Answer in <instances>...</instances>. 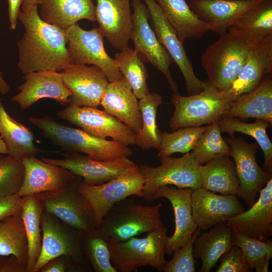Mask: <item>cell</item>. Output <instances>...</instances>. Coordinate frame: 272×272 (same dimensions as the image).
Segmentation results:
<instances>
[{
    "label": "cell",
    "instance_id": "1",
    "mask_svg": "<svg viewBox=\"0 0 272 272\" xmlns=\"http://www.w3.org/2000/svg\"><path fill=\"white\" fill-rule=\"evenodd\" d=\"M19 20L25 32L18 42V67L24 75L34 72L62 71L73 64L64 29L43 21L38 6L28 13L20 10Z\"/></svg>",
    "mask_w": 272,
    "mask_h": 272
},
{
    "label": "cell",
    "instance_id": "2",
    "mask_svg": "<svg viewBox=\"0 0 272 272\" xmlns=\"http://www.w3.org/2000/svg\"><path fill=\"white\" fill-rule=\"evenodd\" d=\"M210 45L201 56L208 82L222 93L227 92L251 53L265 37L233 26Z\"/></svg>",
    "mask_w": 272,
    "mask_h": 272
},
{
    "label": "cell",
    "instance_id": "3",
    "mask_svg": "<svg viewBox=\"0 0 272 272\" xmlns=\"http://www.w3.org/2000/svg\"><path fill=\"white\" fill-rule=\"evenodd\" d=\"M28 121L42 131V135L61 150L85 154L100 161H107L132 154V150L115 140L96 137L82 129L64 125L48 115L30 116Z\"/></svg>",
    "mask_w": 272,
    "mask_h": 272
},
{
    "label": "cell",
    "instance_id": "4",
    "mask_svg": "<svg viewBox=\"0 0 272 272\" xmlns=\"http://www.w3.org/2000/svg\"><path fill=\"white\" fill-rule=\"evenodd\" d=\"M164 226L147 233L143 238L135 236L119 241L108 239L110 260L120 272H132L143 266H150L163 271L168 239Z\"/></svg>",
    "mask_w": 272,
    "mask_h": 272
},
{
    "label": "cell",
    "instance_id": "5",
    "mask_svg": "<svg viewBox=\"0 0 272 272\" xmlns=\"http://www.w3.org/2000/svg\"><path fill=\"white\" fill-rule=\"evenodd\" d=\"M162 203L145 206L128 197L115 203L97 229L109 239L123 241L163 226L160 210Z\"/></svg>",
    "mask_w": 272,
    "mask_h": 272
},
{
    "label": "cell",
    "instance_id": "6",
    "mask_svg": "<svg viewBox=\"0 0 272 272\" xmlns=\"http://www.w3.org/2000/svg\"><path fill=\"white\" fill-rule=\"evenodd\" d=\"M203 83V90L197 94L182 96L173 93L171 103L174 111L169 124L171 130L210 124L229 109L233 102L226 99L207 80Z\"/></svg>",
    "mask_w": 272,
    "mask_h": 272
},
{
    "label": "cell",
    "instance_id": "7",
    "mask_svg": "<svg viewBox=\"0 0 272 272\" xmlns=\"http://www.w3.org/2000/svg\"><path fill=\"white\" fill-rule=\"evenodd\" d=\"M40 222L42 246L32 272H38L48 261L61 255L72 258L90 271V265L82 251L83 234L81 232L44 210L41 215Z\"/></svg>",
    "mask_w": 272,
    "mask_h": 272
},
{
    "label": "cell",
    "instance_id": "8",
    "mask_svg": "<svg viewBox=\"0 0 272 272\" xmlns=\"http://www.w3.org/2000/svg\"><path fill=\"white\" fill-rule=\"evenodd\" d=\"M160 161L161 164L157 167L147 164L139 166L144 179L143 198L148 203L153 201L152 197L155 191L163 186L192 189L200 187L199 164L191 153L179 158H160Z\"/></svg>",
    "mask_w": 272,
    "mask_h": 272
},
{
    "label": "cell",
    "instance_id": "9",
    "mask_svg": "<svg viewBox=\"0 0 272 272\" xmlns=\"http://www.w3.org/2000/svg\"><path fill=\"white\" fill-rule=\"evenodd\" d=\"M82 180L81 177L60 191L34 195L40 200L44 210L83 235L96 229L97 226L92 206L79 190Z\"/></svg>",
    "mask_w": 272,
    "mask_h": 272
},
{
    "label": "cell",
    "instance_id": "10",
    "mask_svg": "<svg viewBox=\"0 0 272 272\" xmlns=\"http://www.w3.org/2000/svg\"><path fill=\"white\" fill-rule=\"evenodd\" d=\"M64 30L67 39L69 56L73 63L98 66L105 74L109 82L123 78L116 60L105 49L104 36L99 27L87 30L77 23Z\"/></svg>",
    "mask_w": 272,
    "mask_h": 272
},
{
    "label": "cell",
    "instance_id": "11",
    "mask_svg": "<svg viewBox=\"0 0 272 272\" xmlns=\"http://www.w3.org/2000/svg\"><path fill=\"white\" fill-rule=\"evenodd\" d=\"M144 184L139 166L134 164L119 175L100 185H88L82 181L79 190L92 206L97 227L116 202L131 195L143 198Z\"/></svg>",
    "mask_w": 272,
    "mask_h": 272
},
{
    "label": "cell",
    "instance_id": "12",
    "mask_svg": "<svg viewBox=\"0 0 272 272\" xmlns=\"http://www.w3.org/2000/svg\"><path fill=\"white\" fill-rule=\"evenodd\" d=\"M131 1L133 13L130 39L134 49L144 62L150 63L164 75L173 93L179 94L178 85L170 70L172 60L149 22L150 15L145 3L143 0Z\"/></svg>",
    "mask_w": 272,
    "mask_h": 272
},
{
    "label": "cell",
    "instance_id": "13",
    "mask_svg": "<svg viewBox=\"0 0 272 272\" xmlns=\"http://www.w3.org/2000/svg\"><path fill=\"white\" fill-rule=\"evenodd\" d=\"M224 139L231 146L236 172L239 181L237 194L250 207L256 201L260 190L271 178V174L262 169L256 160L258 144L249 143L241 137L230 135Z\"/></svg>",
    "mask_w": 272,
    "mask_h": 272
},
{
    "label": "cell",
    "instance_id": "14",
    "mask_svg": "<svg viewBox=\"0 0 272 272\" xmlns=\"http://www.w3.org/2000/svg\"><path fill=\"white\" fill-rule=\"evenodd\" d=\"M56 114L96 137L110 138L126 146L134 145L135 133L117 118L97 107L69 104Z\"/></svg>",
    "mask_w": 272,
    "mask_h": 272
},
{
    "label": "cell",
    "instance_id": "15",
    "mask_svg": "<svg viewBox=\"0 0 272 272\" xmlns=\"http://www.w3.org/2000/svg\"><path fill=\"white\" fill-rule=\"evenodd\" d=\"M143 1L148 8L151 27L158 40L183 75L188 96L200 93L203 90V81L196 76L183 44L180 41L176 31L155 0Z\"/></svg>",
    "mask_w": 272,
    "mask_h": 272
},
{
    "label": "cell",
    "instance_id": "16",
    "mask_svg": "<svg viewBox=\"0 0 272 272\" xmlns=\"http://www.w3.org/2000/svg\"><path fill=\"white\" fill-rule=\"evenodd\" d=\"M62 155L61 159L42 158L41 160L69 170L82 177L84 183L91 185L104 183L135 164L127 157L100 161L77 152H67Z\"/></svg>",
    "mask_w": 272,
    "mask_h": 272
},
{
    "label": "cell",
    "instance_id": "17",
    "mask_svg": "<svg viewBox=\"0 0 272 272\" xmlns=\"http://www.w3.org/2000/svg\"><path fill=\"white\" fill-rule=\"evenodd\" d=\"M61 73L64 85L72 93L69 104L92 107L100 105L109 81L99 67L73 63Z\"/></svg>",
    "mask_w": 272,
    "mask_h": 272
},
{
    "label": "cell",
    "instance_id": "18",
    "mask_svg": "<svg viewBox=\"0 0 272 272\" xmlns=\"http://www.w3.org/2000/svg\"><path fill=\"white\" fill-rule=\"evenodd\" d=\"M191 208L193 220L202 231L225 223L245 210L236 195L218 194L201 187L192 190Z\"/></svg>",
    "mask_w": 272,
    "mask_h": 272
},
{
    "label": "cell",
    "instance_id": "19",
    "mask_svg": "<svg viewBox=\"0 0 272 272\" xmlns=\"http://www.w3.org/2000/svg\"><path fill=\"white\" fill-rule=\"evenodd\" d=\"M25 82L18 89L20 92L11 100L25 110L43 98H50L62 106L69 104L71 92L64 85L61 73L53 70L29 73L24 75Z\"/></svg>",
    "mask_w": 272,
    "mask_h": 272
},
{
    "label": "cell",
    "instance_id": "20",
    "mask_svg": "<svg viewBox=\"0 0 272 272\" xmlns=\"http://www.w3.org/2000/svg\"><path fill=\"white\" fill-rule=\"evenodd\" d=\"M22 162L25 174L18 193L20 196L60 191L81 178L65 168L45 162L36 157L25 158Z\"/></svg>",
    "mask_w": 272,
    "mask_h": 272
},
{
    "label": "cell",
    "instance_id": "21",
    "mask_svg": "<svg viewBox=\"0 0 272 272\" xmlns=\"http://www.w3.org/2000/svg\"><path fill=\"white\" fill-rule=\"evenodd\" d=\"M192 189L173 185L162 186L153 195V201L159 197L167 198L173 208L175 218V230L169 237L165 250L167 254L184 246L198 229L192 216L191 194Z\"/></svg>",
    "mask_w": 272,
    "mask_h": 272
},
{
    "label": "cell",
    "instance_id": "22",
    "mask_svg": "<svg viewBox=\"0 0 272 272\" xmlns=\"http://www.w3.org/2000/svg\"><path fill=\"white\" fill-rule=\"evenodd\" d=\"M95 16L99 28L115 48L127 47L132 28L130 0H96Z\"/></svg>",
    "mask_w": 272,
    "mask_h": 272
},
{
    "label": "cell",
    "instance_id": "23",
    "mask_svg": "<svg viewBox=\"0 0 272 272\" xmlns=\"http://www.w3.org/2000/svg\"><path fill=\"white\" fill-rule=\"evenodd\" d=\"M250 207L229 219L226 223L233 231L250 238L265 241L272 236V178L259 192Z\"/></svg>",
    "mask_w": 272,
    "mask_h": 272
},
{
    "label": "cell",
    "instance_id": "24",
    "mask_svg": "<svg viewBox=\"0 0 272 272\" xmlns=\"http://www.w3.org/2000/svg\"><path fill=\"white\" fill-rule=\"evenodd\" d=\"M263 0H188L191 10L219 35L234 26L242 15Z\"/></svg>",
    "mask_w": 272,
    "mask_h": 272
},
{
    "label": "cell",
    "instance_id": "25",
    "mask_svg": "<svg viewBox=\"0 0 272 272\" xmlns=\"http://www.w3.org/2000/svg\"><path fill=\"white\" fill-rule=\"evenodd\" d=\"M272 73V35L263 38L253 50L224 97L233 102L255 89L264 77Z\"/></svg>",
    "mask_w": 272,
    "mask_h": 272
},
{
    "label": "cell",
    "instance_id": "26",
    "mask_svg": "<svg viewBox=\"0 0 272 272\" xmlns=\"http://www.w3.org/2000/svg\"><path fill=\"white\" fill-rule=\"evenodd\" d=\"M100 105L104 110L128 126L135 133L142 128V115L138 98L123 78L109 82Z\"/></svg>",
    "mask_w": 272,
    "mask_h": 272
},
{
    "label": "cell",
    "instance_id": "27",
    "mask_svg": "<svg viewBox=\"0 0 272 272\" xmlns=\"http://www.w3.org/2000/svg\"><path fill=\"white\" fill-rule=\"evenodd\" d=\"M222 116L252 118L272 124V73L265 75L253 90L238 97Z\"/></svg>",
    "mask_w": 272,
    "mask_h": 272
},
{
    "label": "cell",
    "instance_id": "28",
    "mask_svg": "<svg viewBox=\"0 0 272 272\" xmlns=\"http://www.w3.org/2000/svg\"><path fill=\"white\" fill-rule=\"evenodd\" d=\"M39 16L62 29L83 19L96 21L93 0H42Z\"/></svg>",
    "mask_w": 272,
    "mask_h": 272
},
{
    "label": "cell",
    "instance_id": "29",
    "mask_svg": "<svg viewBox=\"0 0 272 272\" xmlns=\"http://www.w3.org/2000/svg\"><path fill=\"white\" fill-rule=\"evenodd\" d=\"M199 234L193 243V254L200 259V272H209L218 260L234 246L232 230L225 223L216 225Z\"/></svg>",
    "mask_w": 272,
    "mask_h": 272
},
{
    "label": "cell",
    "instance_id": "30",
    "mask_svg": "<svg viewBox=\"0 0 272 272\" xmlns=\"http://www.w3.org/2000/svg\"><path fill=\"white\" fill-rule=\"evenodd\" d=\"M182 43L189 38H201L210 28L201 21L186 0H155Z\"/></svg>",
    "mask_w": 272,
    "mask_h": 272
},
{
    "label": "cell",
    "instance_id": "31",
    "mask_svg": "<svg viewBox=\"0 0 272 272\" xmlns=\"http://www.w3.org/2000/svg\"><path fill=\"white\" fill-rule=\"evenodd\" d=\"M200 187L222 195H236L239 181L234 161L226 156L199 165Z\"/></svg>",
    "mask_w": 272,
    "mask_h": 272
},
{
    "label": "cell",
    "instance_id": "32",
    "mask_svg": "<svg viewBox=\"0 0 272 272\" xmlns=\"http://www.w3.org/2000/svg\"><path fill=\"white\" fill-rule=\"evenodd\" d=\"M0 134L8 155L22 161L35 157L40 150L35 145L34 135L26 125L12 118L5 110L0 97Z\"/></svg>",
    "mask_w": 272,
    "mask_h": 272
},
{
    "label": "cell",
    "instance_id": "33",
    "mask_svg": "<svg viewBox=\"0 0 272 272\" xmlns=\"http://www.w3.org/2000/svg\"><path fill=\"white\" fill-rule=\"evenodd\" d=\"M221 132L229 135L240 132L252 137L262 150L264 155V166L267 172L272 173V143L266 133L268 127H271L268 122L256 119L254 122L248 123L245 119L222 116L219 120Z\"/></svg>",
    "mask_w": 272,
    "mask_h": 272
},
{
    "label": "cell",
    "instance_id": "34",
    "mask_svg": "<svg viewBox=\"0 0 272 272\" xmlns=\"http://www.w3.org/2000/svg\"><path fill=\"white\" fill-rule=\"evenodd\" d=\"M44 207L35 195L24 196L21 217L28 242V261L26 272H32L40 254L42 246L41 217Z\"/></svg>",
    "mask_w": 272,
    "mask_h": 272
},
{
    "label": "cell",
    "instance_id": "35",
    "mask_svg": "<svg viewBox=\"0 0 272 272\" xmlns=\"http://www.w3.org/2000/svg\"><path fill=\"white\" fill-rule=\"evenodd\" d=\"M28 251L27 238L21 216L13 215L1 220L0 255L15 256L26 269Z\"/></svg>",
    "mask_w": 272,
    "mask_h": 272
},
{
    "label": "cell",
    "instance_id": "36",
    "mask_svg": "<svg viewBox=\"0 0 272 272\" xmlns=\"http://www.w3.org/2000/svg\"><path fill=\"white\" fill-rule=\"evenodd\" d=\"M139 100L142 126L141 130L134 134V145L144 150L151 148L158 150L160 131L157 123V114L159 106L163 103L162 96L149 92Z\"/></svg>",
    "mask_w": 272,
    "mask_h": 272
},
{
    "label": "cell",
    "instance_id": "37",
    "mask_svg": "<svg viewBox=\"0 0 272 272\" xmlns=\"http://www.w3.org/2000/svg\"><path fill=\"white\" fill-rule=\"evenodd\" d=\"M114 59L122 76L138 99H141L150 92L147 83V69L134 49L127 46L116 53Z\"/></svg>",
    "mask_w": 272,
    "mask_h": 272
},
{
    "label": "cell",
    "instance_id": "38",
    "mask_svg": "<svg viewBox=\"0 0 272 272\" xmlns=\"http://www.w3.org/2000/svg\"><path fill=\"white\" fill-rule=\"evenodd\" d=\"M219 119L208 125L192 150L191 154L199 165L216 158L230 157L232 148L222 137Z\"/></svg>",
    "mask_w": 272,
    "mask_h": 272
},
{
    "label": "cell",
    "instance_id": "39",
    "mask_svg": "<svg viewBox=\"0 0 272 272\" xmlns=\"http://www.w3.org/2000/svg\"><path fill=\"white\" fill-rule=\"evenodd\" d=\"M108 242L107 237L97 228L83 235V254L96 272L117 271L111 262Z\"/></svg>",
    "mask_w": 272,
    "mask_h": 272
},
{
    "label": "cell",
    "instance_id": "40",
    "mask_svg": "<svg viewBox=\"0 0 272 272\" xmlns=\"http://www.w3.org/2000/svg\"><path fill=\"white\" fill-rule=\"evenodd\" d=\"M233 245L239 247L251 268L256 272H267L272 258V241H261L232 230Z\"/></svg>",
    "mask_w": 272,
    "mask_h": 272
},
{
    "label": "cell",
    "instance_id": "41",
    "mask_svg": "<svg viewBox=\"0 0 272 272\" xmlns=\"http://www.w3.org/2000/svg\"><path fill=\"white\" fill-rule=\"evenodd\" d=\"M206 126L184 127L172 132H160L158 158L171 156L180 153H189L193 149L200 135L207 128Z\"/></svg>",
    "mask_w": 272,
    "mask_h": 272
},
{
    "label": "cell",
    "instance_id": "42",
    "mask_svg": "<svg viewBox=\"0 0 272 272\" xmlns=\"http://www.w3.org/2000/svg\"><path fill=\"white\" fill-rule=\"evenodd\" d=\"M234 26L262 37L272 35V0H263L247 11Z\"/></svg>",
    "mask_w": 272,
    "mask_h": 272
},
{
    "label": "cell",
    "instance_id": "43",
    "mask_svg": "<svg viewBox=\"0 0 272 272\" xmlns=\"http://www.w3.org/2000/svg\"><path fill=\"white\" fill-rule=\"evenodd\" d=\"M24 174L22 161L9 155L0 157V197L18 193L22 185Z\"/></svg>",
    "mask_w": 272,
    "mask_h": 272
},
{
    "label": "cell",
    "instance_id": "44",
    "mask_svg": "<svg viewBox=\"0 0 272 272\" xmlns=\"http://www.w3.org/2000/svg\"><path fill=\"white\" fill-rule=\"evenodd\" d=\"M200 230L197 229L189 241L183 246L173 251L172 258L166 261L164 272H194L195 264L197 260L193 254V243L196 237L200 234Z\"/></svg>",
    "mask_w": 272,
    "mask_h": 272
},
{
    "label": "cell",
    "instance_id": "45",
    "mask_svg": "<svg viewBox=\"0 0 272 272\" xmlns=\"http://www.w3.org/2000/svg\"><path fill=\"white\" fill-rule=\"evenodd\" d=\"M220 265L216 272H249L252 269L241 249L234 245L220 258Z\"/></svg>",
    "mask_w": 272,
    "mask_h": 272
},
{
    "label": "cell",
    "instance_id": "46",
    "mask_svg": "<svg viewBox=\"0 0 272 272\" xmlns=\"http://www.w3.org/2000/svg\"><path fill=\"white\" fill-rule=\"evenodd\" d=\"M80 272L89 271L72 258L61 255L56 257L43 265L38 272Z\"/></svg>",
    "mask_w": 272,
    "mask_h": 272
},
{
    "label": "cell",
    "instance_id": "47",
    "mask_svg": "<svg viewBox=\"0 0 272 272\" xmlns=\"http://www.w3.org/2000/svg\"><path fill=\"white\" fill-rule=\"evenodd\" d=\"M24 196L18 193L8 196L0 197V220L13 215L21 216Z\"/></svg>",
    "mask_w": 272,
    "mask_h": 272
},
{
    "label": "cell",
    "instance_id": "48",
    "mask_svg": "<svg viewBox=\"0 0 272 272\" xmlns=\"http://www.w3.org/2000/svg\"><path fill=\"white\" fill-rule=\"evenodd\" d=\"M0 272H26V268L14 255L4 256L0 264Z\"/></svg>",
    "mask_w": 272,
    "mask_h": 272
},
{
    "label": "cell",
    "instance_id": "49",
    "mask_svg": "<svg viewBox=\"0 0 272 272\" xmlns=\"http://www.w3.org/2000/svg\"><path fill=\"white\" fill-rule=\"evenodd\" d=\"M25 0H7L8 3V17L10 28L11 30L16 29L18 22V16L20 7Z\"/></svg>",
    "mask_w": 272,
    "mask_h": 272
},
{
    "label": "cell",
    "instance_id": "50",
    "mask_svg": "<svg viewBox=\"0 0 272 272\" xmlns=\"http://www.w3.org/2000/svg\"><path fill=\"white\" fill-rule=\"evenodd\" d=\"M42 0H25L22 5V10L25 13H28L34 6L40 5Z\"/></svg>",
    "mask_w": 272,
    "mask_h": 272
},
{
    "label": "cell",
    "instance_id": "51",
    "mask_svg": "<svg viewBox=\"0 0 272 272\" xmlns=\"http://www.w3.org/2000/svg\"><path fill=\"white\" fill-rule=\"evenodd\" d=\"M1 74L0 72V92L3 94H5L9 91L10 88L2 78Z\"/></svg>",
    "mask_w": 272,
    "mask_h": 272
},
{
    "label": "cell",
    "instance_id": "52",
    "mask_svg": "<svg viewBox=\"0 0 272 272\" xmlns=\"http://www.w3.org/2000/svg\"><path fill=\"white\" fill-rule=\"evenodd\" d=\"M0 154H8V150L3 139L0 135Z\"/></svg>",
    "mask_w": 272,
    "mask_h": 272
},
{
    "label": "cell",
    "instance_id": "53",
    "mask_svg": "<svg viewBox=\"0 0 272 272\" xmlns=\"http://www.w3.org/2000/svg\"><path fill=\"white\" fill-rule=\"evenodd\" d=\"M4 256H1L0 255V264L1 263L2 261H3V259L4 258Z\"/></svg>",
    "mask_w": 272,
    "mask_h": 272
}]
</instances>
